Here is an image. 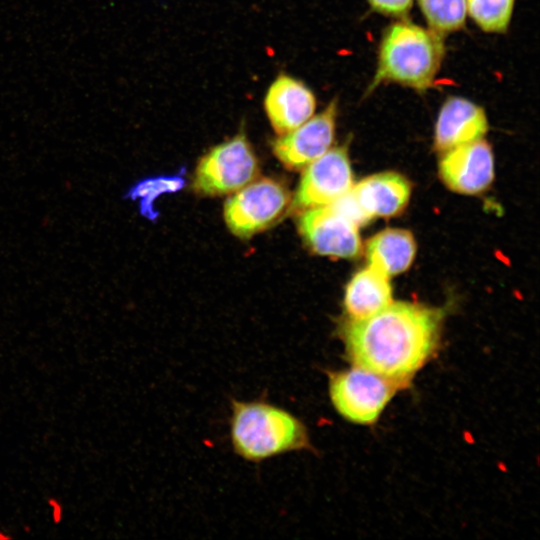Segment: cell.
I'll return each mask as SVG.
<instances>
[{"mask_svg":"<svg viewBox=\"0 0 540 540\" xmlns=\"http://www.w3.org/2000/svg\"><path fill=\"white\" fill-rule=\"evenodd\" d=\"M402 388L391 379L355 365L328 372V392L334 409L356 424L376 422L397 390Z\"/></svg>","mask_w":540,"mask_h":540,"instance_id":"277c9868","label":"cell"},{"mask_svg":"<svg viewBox=\"0 0 540 540\" xmlns=\"http://www.w3.org/2000/svg\"><path fill=\"white\" fill-rule=\"evenodd\" d=\"M316 98L302 81L280 74L264 98V109L274 131L279 135L300 126L313 116Z\"/></svg>","mask_w":540,"mask_h":540,"instance_id":"8fae6325","label":"cell"},{"mask_svg":"<svg viewBox=\"0 0 540 540\" xmlns=\"http://www.w3.org/2000/svg\"><path fill=\"white\" fill-rule=\"evenodd\" d=\"M366 254L369 265L390 277L410 267L416 254V242L410 231L388 228L368 241Z\"/></svg>","mask_w":540,"mask_h":540,"instance_id":"9a60e30c","label":"cell"},{"mask_svg":"<svg viewBox=\"0 0 540 540\" xmlns=\"http://www.w3.org/2000/svg\"><path fill=\"white\" fill-rule=\"evenodd\" d=\"M183 172L175 175L147 177L137 181L124 194L125 199L139 201V213L150 221L158 218L154 203L162 194L175 193L185 186Z\"/></svg>","mask_w":540,"mask_h":540,"instance_id":"2e32d148","label":"cell"},{"mask_svg":"<svg viewBox=\"0 0 540 540\" xmlns=\"http://www.w3.org/2000/svg\"><path fill=\"white\" fill-rule=\"evenodd\" d=\"M392 302L389 276L371 265L357 272L346 287L344 307L349 320L370 317Z\"/></svg>","mask_w":540,"mask_h":540,"instance_id":"5bb4252c","label":"cell"},{"mask_svg":"<svg viewBox=\"0 0 540 540\" xmlns=\"http://www.w3.org/2000/svg\"><path fill=\"white\" fill-rule=\"evenodd\" d=\"M439 174L445 185L457 193L473 195L484 191L494 178L491 146L479 139L444 151Z\"/></svg>","mask_w":540,"mask_h":540,"instance_id":"30bf717a","label":"cell"},{"mask_svg":"<svg viewBox=\"0 0 540 540\" xmlns=\"http://www.w3.org/2000/svg\"><path fill=\"white\" fill-rule=\"evenodd\" d=\"M229 427L234 452L250 462L312 449L305 424L288 410L264 400L232 399Z\"/></svg>","mask_w":540,"mask_h":540,"instance_id":"7a4b0ae2","label":"cell"},{"mask_svg":"<svg viewBox=\"0 0 540 540\" xmlns=\"http://www.w3.org/2000/svg\"><path fill=\"white\" fill-rule=\"evenodd\" d=\"M488 128L487 116L481 106L463 97H449L437 117L435 148L444 152L482 139Z\"/></svg>","mask_w":540,"mask_h":540,"instance_id":"7c38bea8","label":"cell"},{"mask_svg":"<svg viewBox=\"0 0 540 540\" xmlns=\"http://www.w3.org/2000/svg\"><path fill=\"white\" fill-rule=\"evenodd\" d=\"M444 54L442 34L409 21L395 22L382 36L368 92L385 82L424 91L434 83Z\"/></svg>","mask_w":540,"mask_h":540,"instance_id":"3957f363","label":"cell"},{"mask_svg":"<svg viewBox=\"0 0 540 540\" xmlns=\"http://www.w3.org/2000/svg\"><path fill=\"white\" fill-rule=\"evenodd\" d=\"M290 193L271 178L253 180L234 192L224 205L228 229L239 238H249L270 227L290 205Z\"/></svg>","mask_w":540,"mask_h":540,"instance_id":"8992f818","label":"cell"},{"mask_svg":"<svg viewBox=\"0 0 540 540\" xmlns=\"http://www.w3.org/2000/svg\"><path fill=\"white\" fill-rule=\"evenodd\" d=\"M353 187V175L347 149H329L304 168L293 199V208L304 210L324 206Z\"/></svg>","mask_w":540,"mask_h":540,"instance_id":"52a82bcc","label":"cell"},{"mask_svg":"<svg viewBox=\"0 0 540 540\" xmlns=\"http://www.w3.org/2000/svg\"><path fill=\"white\" fill-rule=\"evenodd\" d=\"M257 157L244 133L210 149L198 162L193 189L203 196L231 194L258 176Z\"/></svg>","mask_w":540,"mask_h":540,"instance_id":"5b68a950","label":"cell"},{"mask_svg":"<svg viewBox=\"0 0 540 540\" xmlns=\"http://www.w3.org/2000/svg\"><path fill=\"white\" fill-rule=\"evenodd\" d=\"M515 0H466L467 12L485 32L503 33L507 30Z\"/></svg>","mask_w":540,"mask_h":540,"instance_id":"ac0fdd59","label":"cell"},{"mask_svg":"<svg viewBox=\"0 0 540 540\" xmlns=\"http://www.w3.org/2000/svg\"><path fill=\"white\" fill-rule=\"evenodd\" d=\"M351 191L361 208L372 219L400 213L409 202L411 185L398 173L384 172L361 180Z\"/></svg>","mask_w":540,"mask_h":540,"instance_id":"4fadbf2b","label":"cell"},{"mask_svg":"<svg viewBox=\"0 0 540 540\" xmlns=\"http://www.w3.org/2000/svg\"><path fill=\"white\" fill-rule=\"evenodd\" d=\"M298 228L308 246L320 255L354 258L361 249L358 226L330 204L300 212Z\"/></svg>","mask_w":540,"mask_h":540,"instance_id":"ba28073f","label":"cell"},{"mask_svg":"<svg viewBox=\"0 0 540 540\" xmlns=\"http://www.w3.org/2000/svg\"><path fill=\"white\" fill-rule=\"evenodd\" d=\"M11 538L12 536L10 534L0 529V540H9Z\"/></svg>","mask_w":540,"mask_h":540,"instance_id":"44dd1931","label":"cell"},{"mask_svg":"<svg viewBox=\"0 0 540 540\" xmlns=\"http://www.w3.org/2000/svg\"><path fill=\"white\" fill-rule=\"evenodd\" d=\"M430 28L445 34L464 26L467 14L466 0H417Z\"/></svg>","mask_w":540,"mask_h":540,"instance_id":"e0dca14e","label":"cell"},{"mask_svg":"<svg viewBox=\"0 0 540 540\" xmlns=\"http://www.w3.org/2000/svg\"><path fill=\"white\" fill-rule=\"evenodd\" d=\"M368 2L381 14L401 17L408 13L413 0H368Z\"/></svg>","mask_w":540,"mask_h":540,"instance_id":"d6986e66","label":"cell"},{"mask_svg":"<svg viewBox=\"0 0 540 540\" xmlns=\"http://www.w3.org/2000/svg\"><path fill=\"white\" fill-rule=\"evenodd\" d=\"M337 100L272 142L275 157L288 169H304L330 149L335 136Z\"/></svg>","mask_w":540,"mask_h":540,"instance_id":"9c48e42d","label":"cell"},{"mask_svg":"<svg viewBox=\"0 0 540 540\" xmlns=\"http://www.w3.org/2000/svg\"><path fill=\"white\" fill-rule=\"evenodd\" d=\"M47 505L51 511V518L54 524H59L63 520L64 507L61 501L56 497H48Z\"/></svg>","mask_w":540,"mask_h":540,"instance_id":"ffe728a7","label":"cell"},{"mask_svg":"<svg viewBox=\"0 0 540 540\" xmlns=\"http://www.w3.org/2000/svg\"><path fill=\"white\" fill-rule=\"evenodd\" d=\"M443 312L409 302H392L376 314L349 320L342 329L352 365L406 387L436 351Z\"/></svg>","mask_w":540,"mask_h":540,"instance_id":"6da1fadb","label":"cell"}]
</instances>
